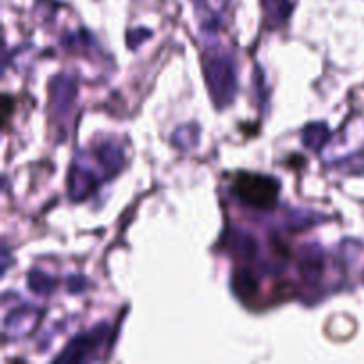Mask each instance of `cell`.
Segmentation results:
<instances>
[{"instance_id": "7a4b0ae2", "label": "cell", "mask_w": 364, "mask_h": 364, "mask_svg": "<svg viewBox=\"0 0 364 364\" xmlns=\"http://www.w3.org/2000/svg\"><path fill=\"white\" fill-rule=\"evenodd\" d=\"M204 69H206L208 86L211 88V93L215 95L218 103L230 102L233 98L235 91V75H233V64L226 55H213L211 61L204 62Z\"/></svg>"}, {"instance_id": "3957f363", "label": "cell", "mask_w": 364, "mask_h": 364, "mask_svg": "<svg viewBox=\"0 0 364 364\" xmlns=\"http://www.w3.org/2000/svg\"><path fill=\"white\" fill-rule=\"evenodd\" d=\"M69 180H71L69 182V192L75 199H82L84 196H88L89 190L95 185V178H93L91 172L81 171V169H75Z\"/></svg>"}, {"instance_id": "277c9868", "label": "cell", "mask_w": 364, "mask_h": 364, "mask_svg": "<svg viewBox=\"0 0 364 364\" xmlns=\"http://www.w3.org/2000/svg\"><path fill=\"white\" fill-rule=\"evenodd\" d=\"M262 6L265 9V15L274 25H279L290 16L291 2L290 0H262Z\"/></svg>"}, {"instance_id": "6da1fadb", "label": "cell", "mask_w": 364, "mask_h": 364, "mask_svg": "<svg viewBox=\"0 0 364 364\" xmlns=\"http://www.w3.org/2000/svg\"><path fill=\"white\" fill-rule=\"evenodd\" d=\"M233 192L242 203L249 206L270 208L277 199L279 183L276 182V178L244 172L235 182Z\"/></svg>"}]
</instances>
